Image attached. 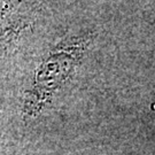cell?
<instances>
[{"label":"cell","instance_id":"6da1fadb","mask_svg":"<svg viewBox=\"0 0 155 155\" xmlns=\"http://www.w3.org/2000/svg\"><path fill=\"white\" fill-rule=\"evenodd\" d=\"M79 46H69L53 53L43 63L35 78L32 89L29 93V99L25 101L28 109L37 110L46 102L48 97L61 85L76 63V59L81 52Z\"/></svg>","mask_w":155,"mask_h":155}]
</instances>
